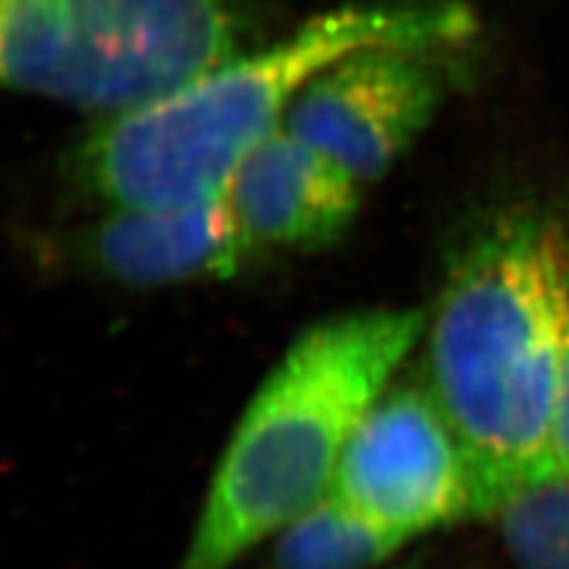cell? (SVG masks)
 <instances>
[{
  "label": "cell",
  "mask_w": 569,
  "mask_h": 569,
  "mask_svg": "<svg viewBox=\"0 0 569 569\" xmlns=\"http://www.w3.org/2000/svg\"><path fill=\"white\" fill-rule=\"evenodd\" d=\"M330 493L406 541L477 518L466 453L425 380L389 385L368 408Z\"/></svg>",
  "instance_id": "obj_5"
},
{
  "label": "cell",
  "mask_w": 569,
  "mask_h": 569,
  "mask_svg": "<svg viewBox=\"0 0 569 569\" xmlns=\"http://www.w3.org/2000/svg\"><path fill=\"white\" fill-rule=\"evenodd\" d=\"M550 443H553L556 475L569 477V313L562 330L558 387L553 403V427H550Z\"/></svg>",
  "instance_id": "obj_11"
},
{
  "label": "cell",
  "mask_w": 569,
  "mask_h": 569,
  "mask_svg": "<svg viewBox=\"0 0 569 569\" xmlns=\"http://www.w3.org/2000/svg\"><path fill=\"white\" fill-rule=\"evenodd\" d=\"M240 0H0L12 91L119 117L252 52Z\"/></svg>",
  "instance_id": "obj_4"
},
{
  "label": "cell",
  "mask_w": 569,
  "mask_h": 569,
  "mask_svg": "<svg viewBox=\"0 0 569 569\" xmlns=\"http://www.w3.org/2000/svg\"><path fill=\"white\" fill-rule=\"evenodd\" d=\"M408 541L328 493L273 537L276 569H372Z\"/></svg>",
  "instance_id": "obj_9"
},
{
  "label": "cell",
  "mask_w": 569,
  "mask_h": 569,
  "mask_svg": "<svg viewBox=\"0 0 569 569\" xmlns=\"http://www.w3.org/2000/svg\"><path fill=\"white\" fill-rule=\"evenodd\" d=\"M472 33V12L451 0L330 10L164 100L102 119L74 154L77 181L107 207L223 198L242 159L282 129L290 104L320 69L370 46L451 48Z\"/></svg>",
  "instance_id": "obj_2"
},
{
  "label": "cell",
  "mask_w": 569,
  "mask_h": 569,
  "mask_svg": "<svg viewBox=\"0 0 569 569\" xmlns=\"http://www.w3.org/2000/svg\"><path fill=\"white\" fill-rule=\"evenodd\" d=\"M226 202L254 249H318L353 223L361 183L326 152L278 129L242 159Z\"/></svg>",
  "instance_id": "obj_8"
},
{
  "label": "cell",
  "mask_w": 569,
  "mask_h": 569,
  "mask_svg": "<svg viewBox=\"0 0 569 569\" xmlns=\"http://www.w3.org/2000/svg\"><path fill=\"white\" fill-rule=\"evenodd\" d=\"M422 330V311L368 309L301 332L230 437L178 569H233L326 498L353 430Z\"/></svg>",
  "instance_id": "obj_3"
},
{
  "label": "cell",
  "mask_w": 569,
  "mask_h": 569,
  "mask_svg": "<svg viewBox=\"0 0 569 569\" xmlns=\"http://www.w3.org/2000/svg\"><path fill=\"white\" fill-rule=\"evenodd\" d=\"M493 520L518 569H569V477L553 475L512 496Z\"/></svg>",
  "instance_id": "obj_10"
},
{
  "label": "cell",
  "mask_w": 569,
  "mask_h": 569,
  "mask_svg": "<svg viewBox=\"0 0 569 569\" xmlns=\"http://www.w3.org/2000/svg\"><path fill=\"white\" fill-rule=\"evenodd\" d=\"M562 247H565V282L569 295V223L562 228Z\"/></svg>",
  "instance_id": "obj_12"
},
{
  "label": "cell",
  "mask_w": 569,
  "mask_h": 569,
  "mask_svg": "<svg viewBox=\"0 0 569 569\" xmlns=\"http://www.w3.org/2000/svg\"><path fill=\"white\" fill-rule=\"evenodd\" d=\"M567 313L562 226L506 209L458 249L427 332L425 385L466 453L477 518L556 475Z\"/></svg>",
  "instance_id": "obj_1"
},
{
  "label": "cell",
  "mask_w": 569,
  "mask_h": 569,
  "mask_svg": "<svg viewBox=\"0 0 569 569\" xmlns=\"http://www.w3.org/2000/svg\"><path fill=\"white\" fill-rule=\"evenodd\" d=\"M443 48L370 46L301 88L282 129L332 157L359 183L382 178L430 127L443 100Z\"/></svg>",
  "instance_id": "obj_6"
},
{
  "label": "cell",
  "mask_w": 569,
  "mask_h": 569,
  "mask_svg": "<svg viewBox=\"0 0 569 569\" xmlns=\"http://www.w3.org/2000/svg\"><path fill=\"white\" fill-rule=\"evenodd\" d=\"M254 252L226 194L181 207H110L79 238L81 261L129 288L230 278Z\"/></svg>",
  "instance_id": "obj_7"
}]
</instances>
